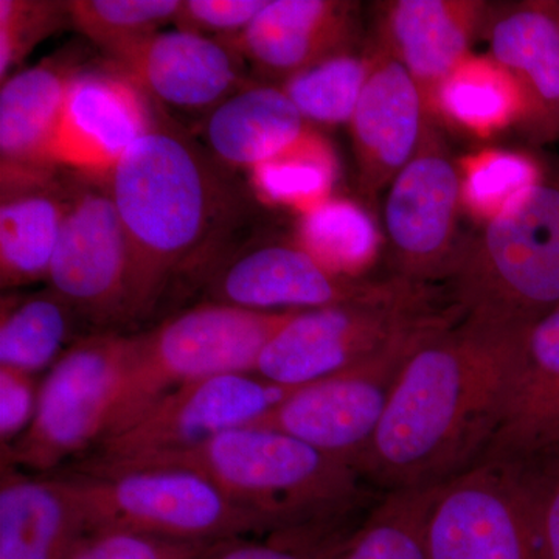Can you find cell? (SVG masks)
I'll return each instance as SVG.
<instances>
[{
  "label": "cell",
  "instance_id": "obj_1",
  "mask_svg": "<svg viewBox=\"0 0 559 559\" xmlns=\"http://www.w3.org/2000/svg\"><path fill=\"white\" fill-rule=\"evenodd\" d=\"M525 330L462 314L429 334L356 466L362 479L384 492L440 487L476 466L498 432Z\"/></svg>",
  "mask_w": 559,
  "mask_h": 559
},
{
  "label": "cell",
  "instance_id": "obj_2",
  "mask_svg": "<svg viewBox=\"0 0 559 559\" xmlns=\"http://www.w3.org/2000/svg\"><path fill=\"white\" fill-rule=\"evenodd\" d=\"M108 186L130 240L135 319L218 241L230 198L201 150L160 121L121 156Z\"/></svg>",
  "mask_w": 559,
  "mask_h": 559
},
{
  "label": "cell",
  "instance_id": "obj_3",
  "mask_svg": "<svg viewBox=\"0 0 559 559\" xmlns=\"http://www.w3.org/2000/svg\"><path fill=\"white\" fill-rule=\"evenodd\" d=\"M138 466H178L200 473L259 514L274 533L336 524L358 506L366 481L355 466L260 426L229 430L194 450L87 473Z\"/></svg>",
  "mask_w": 559,
  "mask_h": 559
},
{
  "label": "cell",
  "instance_id": "obj_4",
  "mask_svg": "<svg viewBox=\"0 0 559 559\" xmlns=\"http://www.w3.org/2000/svg\"><path fill=\"white\" fill-rule=\"evenodd\" d=\"M448 282L463 316L510 329L559 307V167L481 226Z\"/></svg>",
  "mask_w": 559,
  "mask_h": 559
},
{
  "label": "cell",
  "instance_id": "obj_5",
  "mask_svg": "<svg viewBox=\"0 0 559 559\" xmlns=\"http://www.w3.org/2000/svg\"><path fill=\"white\" fill-rule=\"evenodd\" d=\"M297 312L252 311L213 301L131 336L130 366L105 437L180 385L253 373L264 347Z\"/></svg>",
  "mask_w": 559,
  "mask_h": 559
},
{
  "label": "cell",
  "instance_id": "obj_6",
  "mask_svg": "<svg viewBox=\"0 0 559 559\" xmlns=\"http://www.w3.org/2000/svg\"><path fill=\"white\" fill-rule=\"evenodd\" d=\"M87 532L128 530L186 543H234L270 533L259 514L235 502L212 480L178 466H138L68 477Z\"/></svg>",
  "mask_w": 559,
  "mask_h": 559
},
{
  "label": "cell",
  "instance_id": "obj_7",
  "mask_svg": "<svg viewBox=\"0 0 559 559\" xmlns=\"http://www.w3.org/2000/svg\"><path fill=\"white\" fill-rule=\"evenodd\" d=\"M452 310L436 307L430 285L393 275L371 296L297 312L264 347L253 373L299 388L377 355Z\"/></svg>",
  "mask_w": 559,
  "mask_h": 559
},
{
  "label": "cell",
  "instance_id": "obj_8",
  "mask_svg": "<svg viewBox=\"0 0 559 559\" xmlns=\"http://www.w3.org/2000/svg\"><path fill=\"white\" fill-rule=\"evenodd\" d=\"M131 358V336L81 337L40 382L27 432L2 450V465L47 473L105 437Z\"/></svg>",
  "mask_w": 559,
  "mask_h": 559
},
{
  "label": "cell",
  "instance_id": "obj_9",
  "mask_svg": "<svg viewBox=\"0 0 559 559\" xmlns=\"http://www.w3.org/2000/svg\"><path fill=\"white\" fill-rule=\"evenodd\" d=\"M460 316L454 308L444 318L404 334L377 355L299 385L250 426L288 433L356 468L380 428L404 362L429 334Z\"/></svg>",
  "mask_w": 559,
  "mask_h": 559
},
{
  "label": "cell",
  "instance_id": "obj_10",
  "mask_svg": "<svg viewBox=\"0 0 559 559\" xmlns=\"http://www.w3.org/2000/svg\"><path fill=\"white\" fill-rule=\"evenodd\" d=\"M297 388L257 373H226L180 385L103 437L79 471L116 468L194 450L229 430L253 425Z\"/></svg>",
  "mask_w": 559,
  "mask_h": 559
},
{
  "label": "cell",
  "instance_id": "obj_11",
  "mask_svg": "<svg viewBox=\"0 0 559 559\" xmlns=\"http://www.w3.org/2000/svg\"><path fill=\"white\" fill-rule=\"evenodd\" d=\"M47 283L94 325L134 319L131 246L108 179L68 175V209Z\"/></svg>",
  "mask_w": 559,
  "mask_h": 559
},
{
  "label": "cell",
  "instance_id": "obj_12",
  "mask_svg": "<svg viewBox=\"0 0 559 559\" xmlns=\"http://www.w3.org/2000/svg\"><path fill=\"white\" fill-rule=\"evenodd\" d=\"M426 550L428 559H538L527 465L481 460L441 485Z\"/></svg>",
  "mask_w": 559,
  "mask_h": 559
},
{
  "label": "cell",
  "instance_id": "obj_13",
  "mask_svg": "<svg viewBox=\"0 0 559 559\" xmlns=\"http://www.w3.org/2000/svg\"><path fill=\"white\" fill-rule=\"evenodd\" d=\"M462 171L439 132L426 127L409 164L390 182L384 204L385 237L395 277L430 285L450 280L457 245Z\"/></svg>",
  "mask_w": 559,
  "mask_h": 559
},
{
  "label": "cell",
  "instance_id": "obj_14",
  "mask_svg": "<svg viewBox=\"0 0 559 559\" xmlns=\"http://www.w3.org/2000/svg\"><path fill=\"white\" fill-rule=\"evenodd\" d=\"M148 95L116 66L79 69L70 80L51 162L108 179L132 143L156 124Z\"/></svg>",
  "mask_w": 559,
  "mask_h": 559
},
{
  "label": "cell",
  "instance_id": "obj_15",
  "mask_svg": "<svg viewBox=\"0 0 559 559\" xmlns=\"http://www.w3.org/2000/svg\"><path fill=\"white\" fill-rule=\"evenodd\" d=\"M384 285L323 266L299 245H266L231 260L212 282L218 304L245 310L310 311L371 296Z\"/></svg>",
  "mask_w": 559,
  "mask_h": 559
},
{
  "label": "cell",
  "instance_id": "obj_16",
  "mask_svg": "<svg viewBox=\"0 0 559 559\" xmlns=\"http://www.w3.org/2000/svg\"><path fill=\"white\" fill-rule=\"evenodd\" d=\"M146 95L180 109H213L240 90V55L221 39L156 32L106 51Z\"/></svg>",
  "mask_w": 559,
  "mask_h": 559
},
{
  "label": "cell",
  "instance_id": "obj_17",
  "mask_svg": "<svg viewBox=\"0 0 559 559\" xmlns=\"http://www.w3.org/2000/svg\"><path fill=\"white\" fill-rule=\"evenodd\" d=\"M491 3L481 0H393L381 3L378 47L411 73L429 117L444 81L469 57Z\"/></svg>",
  "mask_w": 559,
  "mask_h": 559
},
{
  "label": "cell",
  "instance_id": "obj_18",
  "mask_svg": "<svg viewBox=\"0 0 559 559\" xmlns=\"http://www.w3.org/2000/svg\"><path fill=\"white\" fill-rule=\"evenodd\" d=\"M373 51V68L349 120L359 187L369 197L409 164L430 119L406 68L381 47Z\"/></svg>",
  "mask_w": 559,
  "mask_h": 559
},
{
  "label": "cell",
  "instance_id": "obj_19",
  "mask_svg": "<svg viewBox=\"0 0 559 559\" xmlns=\"http://www.w3.org/2000/svg\"><path fill=\"white\" fill-rule=\"evenodd\" d=\"M488 57L514 80L522 128L538 142L559 138V2L525 0L489 10Z\"/></svg>",
  "mask_w": 559,
  "mask_h": 559
},
{
  "label": "cell",
  "instance_id": "obj_20",
  "mask_svg": "<svg viewBox=\"0 0 559 559\" xmlns=\"http://www.w3.org/2000/svg\"><path fill=\"white\" fill-rule=\"evenodd\" d=\"M559 451V307L522 334L506 406L481 460L532 463ZM480 460V462H481Z\"/></svg>",
  "mask_w": 559,
  "mask_h": 559
},
{
  "label": "cell",
  "instance_id": "obj_21",
  "mask_svg": "<svg viewBox=\"0 0 559 559\" xmlns=\"http://www.w3.org/2000/svg\"><path fill=\"white\" fill-rule=\"evenodd\" d=\"M355 10V3L340 0H267L245 32L223 43L257 68L286 80L349 50Z\"/></svg>",
  "mask_w": 559,
  "mask_h": 559
},
{
  "label": "cell",
  "instance_id": "obj_22",
  "mask_svg": "<svg viewBox=\"0 0 559 559\" xmlns=\"http://www.w3.org/2000/svg\"><path fill=\"white\" fill-rule=\"evenodd\" d=\"M60 167L2 168L0 285L24 288L49 280L68 209V176Z\"/></svg>",
  "mask_w": 559,
  "mask_h": 559
},
{
  "label": "cell",
  "instance_id": "obj_23",
  "mask_svg": "<svg viewBox=\"0 0 559 559\" xmlns=\"http://www.w3.org/2000/svg\"><path fill=\"white\" fill-rule=\"evenodd\" d=\"M86 533L68 477H33L2 465L0 559H68Z\"/></svg>",
  "mask_w": 559,
  "mask_h": 559
},
{
  "label": "cell",
  "instance_id": "obj_24",
  "mask_svg": "<svg viewBox=\"0 0 559 559\" xmlns=\"http://www.w3.org/2000/svg\"><path fill=\"white\" fill-rule=\"evenodd\" d=\"M75 66L47 60L21 70L0 91V159L2 168L57 167L55 139Z\"/></svg>",
  "mask_w": 559,
  "mask_h": 559
},
{
  "label": "cell",
  "instance_id": "obj_25",
  "mask_svg": "<svg viewBox=\"0 0 559 559\" xmlns=\"http://www.w3.org/2000/svg\"><path fill=\"white\" fill-rule=\"evenodd\" d=\"M308 131L307 119L282 87H240L210 112L205 139L219 160L253 170Z\"/></svg>",
  "mask_w": 559,
  "mask_h": 559
},
{
  "label": "cell",
  "instance_id": "obj_26",
  "mask_svg": "<svg viewBox=\"0 0 559 559\" xmlns=\"http://www.w3.org/2000/svg\"><path fill=\"white\" fill-rule=\"evenodd\" d=\"M79 319L53 289L7 294L0 307V367L32 377L49 371L75 344Z\"/></svg>",
  "mask_w": 559,
  "mask_h": 559
},
{
  "label": "cell",
  "instance_id": "obj_27",
  "mask_svg": "<svg viewBox=\"0 0 559 559\" xmlns=\"http://www.w3.org/2000/svg\"><path fill=\"white\" fill-rule=\"evenodd\" d=\"M437 112L477 135H489L524 117L520 87L498 62L469 55L437 98Z\"/></svg>",
  "mask_w": 559,
  "mask_h": 559
},
{
  "label": "cell",
  "instance_id": "obj_28",
  "mask_svg": "<svg viewBox=\"0 0 559 559\" xmlns=\"http://www.w3.org/2000/svg\"><path fill=\"white\" fill-rule=\"evenodd\" d=\"M440 487L385 492L334 559H428L426 524Z\"/></svg>",
  "mask_w": 559,
  "mask_h": 559
},
{
  "label": "cell",
  "instance_id": "obj_29",
  "mask_svg": "<svg viewBox=\"0 0 559 559\" xmlns=\"http://www.w3.org/2000/svg\"><path fill=\"white\" fill-rule=\"evenodd\" d=\"M336 173L329 142L308 130L288 150L250 170V179L261 200L304 215L330 200Z\"/></svg>",
  "mask_w": 559,
  "mask_h": 559
},
{
  "label": "cell",
  "instance_id": "obj_30",
  "mask_svg": "<svg viewBox=\"0 0 559 559\" xmlns=\"http://www.w3.org/2000/svg\"><path fill=\"white\" fill-rule=\"evenodd\" d=\"M297 240L323 266L349 277H358L380 249L373 219L355 202L336 198L301 215Z\"/></svg>",
  "mask_w": 559,
  "mask_h": 559
},
{
  "label": "cell",
  "instance_id": "obj_31",
  "mask_svg": "<svg viewBox=\"0 0 559 559\" xmlns=\"http://www.w3.org/2000/svg\"><path fill=\"white\" fill-rule=\"evenodd\" d=\"M374 51H352L288 76L282 90L307 120L323 124L349 123L373 68Z\"/></svg>",
  "mask_w": 559,
  "mask_h": 559
},
{
  "label": "cell",
  "instance_id": "obj_32",
  "mask_svg": "<svg viewBox=\"0 0 559 559\" xmlns=\"http://www.w3.org/2000/svg\"><path fill=\"white\" fill-rule=\"evenodd\" d=\"M182 0H70L68 17L76 31L109 51L175 22Z\"/></svg>",
  "mask_w": 559,
  "mask_h": 559
},
{
  "label": "cell",
  "instance_id": "obj_33",
  "mask_svg": "<svg viewBox=\"0 0 559 559\" xmlns=\"http://www.w3.org/2000/svg\"><path fill=\"white\" fill-rule=\"evenodd\" d=\"M462 205L487 223L513 198L543 179L538 162L513 151H484L463 162Z\"/></svg>",
  "mask_w": 559,
  "mask_h": 559
},
{
  "label": "cell",
  "instance_id": "obj_34",
  "mask_svg": "<svg viewBox=\"0 0 559 559\" xmlns=\"http://www.w3.org/2000/svg\"><path fill=\"white\" fill-rule=\"evenodd\" d=\"M229 543H186L128 530L87 532L68 559H209Z\"/></svg>",
  "mask_w": 559,
  "mask_h": 559
},
{
  "label": "cell",
  "instance_id": "obj_35",
  "mask_svg": "<svg viewBox=\"0 0 559 559\" xmlns=\"http://www.w3.org/2000/svg\"><path fill=\"white\" fill-rule=\"evenodd\" d=\"M62 20H69L66 2H31L0 0V79H9L11 70L27 58L33 47Z\"/></svg>",
  "mask_w": 559,
  "mask_h": 559
},
{
  "label": "cell",
  "instance_id": "obj_36",
  "mask_svg": "<svg viewBox=\"0 0 559 559\" xmlns=\"http://www.w3.org/2000/svg\"><path fill=\"white\" fill-rule=\"evenodd\" d=\"M334 524L274 533L263 543H234L221 547L209 559H334L348 535Z\"/></svg>",
  "mask_w": 559,
  "mask_h": 559
},
{
  "label": "cell",
  "instance_id": "obj_37",
  "mask_svg": "<svg viewBox=\"0 0 559 559\" xmlns=\"http://www.w3.org/2000/svg\"><path fill=\"white\" fill-rule=\"evenodd\" d=\"M525 465L532 484L538 559H559V451Z\"/></svg>",
  "mask_w": 559,
  "mask_h": 559
},
{
  "label": "cell",
  "instance_id": "obj_38",
  "mask_svg": "<svg viewBox=\"0 0 559 559\" xmlns=\"http://www.w3.org/2000/svg\"><path fill=\"white\" fill-rule=\"evenodd\" d=\"M267 0H186L176 24L180 31L218 33L221 40L240 35L266 7Z\"/></svg>",
  "mask_w": 559,
  "mask_h": 559
},
{
  "label": "cell",
  "instance_id": "obj_39",
  "mask_svg": "<svg viewBox=\"0 0 559 559\" xmlns=\"http://www.w3.org/2000/svg\"><path fill=\"white\" fill-rule=\"evenodd\" d=\"M40 384L36 377L0 367V441L11 447L31 428L38 407Z\"/></svg>",
  "mask_w": 559,
  "mask_h": 559
}]
</instances>
